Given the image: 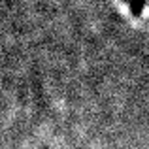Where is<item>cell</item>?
<instances>
[{
    "instance_id": "6da1fadb",
    "label": "cell",
    "mask_w": 149,
    "mask_h": 149,
    "mask_svg": "<svg viewBox=\"0 0 149 149\" xmlns=\"http://www.w3.org/2000/svg\"><path fill=\"white\" fill-rule=\"evenodd\" d=\"M125 2L128 4V8H130L132 15L134 17H140L143 11V8H146V0H125Z\"/></svg>"
}]
</instances>
